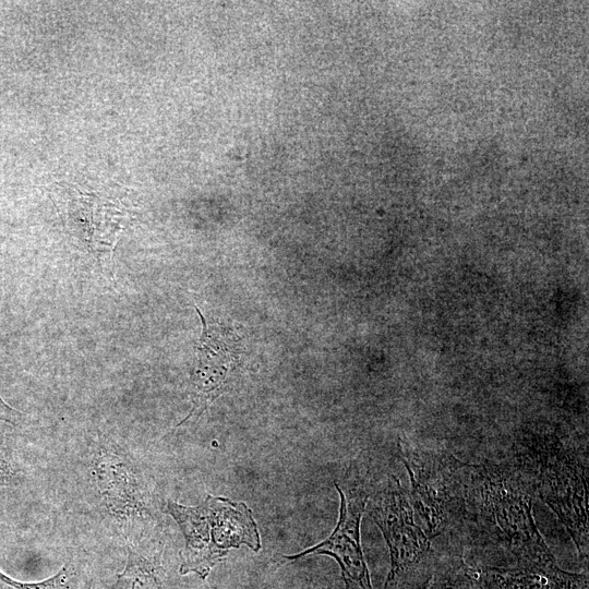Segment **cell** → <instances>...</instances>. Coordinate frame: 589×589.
Instances as JSON below:
<instances>
[{"label":"cell","mask_w":589,"mask_h":589,"mask_svg":"<svg viewBox=\"0 0 589 589\" xmlns=\"http://www.w3.org/2000/svg\"><path fill=\"white\" fill-rule=\"evenodd\" d=\"M464 496V516H471L517 564L556 563L533 518V493L515 468L466 464Z\"/></svg>","instance_id":"cell-1"},{"label":"cell","mask_w":589,"mask_h":589,"mask_svg":"<svg viewBox=\"0 0 589 589\" xmlns=\"http://www.w3.org/2000/svg\"><path fill=\"white\" fill-rule=\"evenodd\" d=\"M516 470L533 495L557 516L572 537L578 554L588 557L587 470L576 450L556 438L529 440L517 450Z\"/></svg>","instance_id":"cell-2"},{"label":"cell","mask_w":589,"mask_h":589,"mask_svg":"<svg viewBox=\"0 0 589 589\" xmlns=\"http://www.w3.org/2000/svg\"><path fill=\"white\" fill-rule=\"evenodd\" d=\"M167 510L184 538L181 575L193 573L205 579L229 550L242 545L254 552L261 549L256 522L243 502L207 495L197 506L168 501Z\"/></svg>","instance_id":"cell-3"},{"label":"cell","mask_w":589,"mask_h":589,"mask_svg":"<svg viewBox=\"0 0 589 589\" xmlns=\"http://www.w3.org/2000/svg\"><path fill=\"white\" fill-rule=\"evenodd\" d=\"M368 513L381 529L389 551L390 568L383 589H421L431 577L438 555L417 525L410 500L395 476L370 500Z\"/></svg>","instance_id":"cell-4"},{"label":"cell","mask_w":589,"mask_h":589,"mask_svg":"<svg viewBox=\"0 0 589 589\" xmlns=\"http://www.w3.org/2000/svg\"><path fill=\"white\" fill-rule=\"evenodd\" d=\"M399 455L411 482V507L432 540L464 516L466 462L405 442L399 444Z\"/></svg>","instance_id":"cell-5"},{"label":"cell","mask_w":589,"mask_h":589,"mask_svg":"<svg viewBox=\"0 0 589 589\" xmlns=\"http://www.w3.org/2000/svg\"><path fill=\"white\" fill-rule=\"evenodd\" d=\"M335 486L340 495V509L334 531L316 545L284 557L298 560L308 555L332 556L340 566L346 589H373L360 542V524L369 496L362 488L350 486L344 490L338 483Z\"/></svg>","instance_id":"cell-6"},{"label":"cell","mask_w":589,"mask_h":589,"mask_svg":"<svg viewBox=\"0 0 589 589\" xmlns=\"http://www.w3.org/2000/svg\"><path fill=\"white\" fill-rule=\"evenodd\" d=\"M196 311L203 328L192 375L193 406L178 426L193 417H200L225 392L240 356L239 338L235 330L218 324L209 325L197 308Z\"/></svg>","instance_id":"cell-7"},{"label":"cell","mask_w":589,"mask_h":589,"mask_svg":"<svg viewBox=\"0 0 589 589\" xmlns=\"http://www.w3.org/2000/svg\"><path fill=\"white\" fill-rule=\"evenodd\" d=\"M92 476L108 510L117 518L132 522L146 510V491L133 461L117 448L96 452Z\"/></svg>","instance_id":"cell-8"},{"label":"cell","mask_w":589,"mask_h":589,"mask_svg":"<svg viewBox=\"0 0 589 589\" xmlns=\"http://www.w3.org/2000/svg\"><path fill=\"white\" fill-rule=\"evenodd\" d=\"M476 589H588V574L570 573L552 564L515 567H472Z\"/></svg>","instance_id":"cell-9"},{"label":"cell","mask_w":589,"mask_h":589,"mask_svg":"<svg viewBox=\"0 0 589 589\" xmlns=\"http://www.w3.org/2000/svg\"><path fill=\"white\" fill-rule=\"evenodd\" d=\"M421 589H476L472 567L459 554H441Z\"/></svg>","instance_id":"cell-10"},{"label":"cell","mask_w":589,"mask_h":589,"mask_svg":"<svg viewBox=\"0 0 589 589\" xmlns=\"http://www.w3.org/2000/svg\"><path fill=\"white\" fill-rule=\"evenodd\" d=\"M112 589H163V585L153 563L137 551L129 549L125 566Z\"/></svg>","instance_id":"cell-11"},{"label":"cell","mask_w":589,"mask_h":589,"mask_svg":"<svg viewBox=\"0 0 589 589\" xmlns=\"http://www.w3.org/2000/svg\"><path fill=\"white\" fill-rule=\"evenodd\" d=\"M68 580L69 569L67 566L52 577L36 582L17 581L0 570V589H68Z\"/></svg>","instance_id":"cell-12"},{"label":"cell","mask_w":589,"mask_h":589,"mask_svg":"<svg viewBox=\"0 0 589 589\" xmlns=\"http://www.w3.org/2000/svg\"><path fill=\"white\" fill-rule=\"evenodd\" d=\"M20 479V468L0 445V488L14 484Z\"/></svg>","instance_id":"cell-13"},{"label":"cell","mask_w":589,"mask_h":589,"mask_svg":"<svg viewBox=\"0 0 589 589\" xmlns=\"http://www.w3.org/2000/svg\"><path fill=\"white\" fill-rule=\"evenodd\" d=\"M22 419V413L7 404L0 397V421L16 425Z\"/></svg>","instance_id":"cell-14"}]
</instances>
